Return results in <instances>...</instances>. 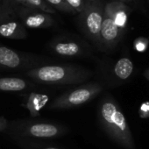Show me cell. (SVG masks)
<instances>
[{"label": "cell", "mask_w": 149, "mask_h": 149, "mask_svg": "<svg viewBox=\"0 0 149 149\" xmlns=\"http://www.w3.org/2000/svg\"><path fill=\"white\" fill-rule=\"evenodd\" d=\"M27 86V83L19 77L0 78V91H21Z\"/></svg>", "instance_id": "obj_13"}, {"label": "cell", "mask_w": 149, "mask_h": 149, "mask_svg": "<svg viewBox=\"0 0 149 149\" xmlns=\"http://www.w3.org/2000/svg\"><path fill=\"white\" fill-rule=\"evenodd\" d=\"M146 76H147V77H148V78H149V72H148V73H147V74H146Z\"/></svg>", "instance_id": "obj_24"}, {"label": "cell", "mask_w": 149, "mask_h": 149, "mask_svg": "<svg viewBox=\"0 0 149 149\" xmlns=\"http://www.w3.org/2000/svg\"><path fill=\"white\" fill-rule=\"evenodd\" d=\"M19 13L25 27L26 26L33 29L47 28L50 27L54 23V18L50 14L37 10L21 8Z\"/></svg>", "instance_id": "obj_6"}, {"label": "cell", "mask_w": 149, "mask_h": 149, "mask_svg": "<svg viewBox=\"0 0 149 149\" xmlns=\"http://www.w3.org/2000/svg\"><path fill=\"white\" fill-rule=\"evenodd\" d=\"M100 91L98 85L88 84L65 92L50 104L51 109H68L80 106L91 100Z\"/></svg>", "instance_id": "obj_4"}, {"label": "cell", "mask_w": 149, "mask_h": 149, "mask_svg": "<svg viewBox=\"0 0 149 149\" xmlns=\"http://www.w3.org/2000/svg\"><path fill=\"white\" fill-rule=\"evenodd\" d=\"M123 32L124 31L116 25L110 6L108 3H106L100 31V44L108 47H113L120 39Z\"/></svg>", "instance_id": "obj_5"}, {"label": "cell", "mask_w": 149, "mask_h": 149, "mask_svg": "<svg viewBox=\"0 0 149 149\" xmlns=\"http://www.w3.org/2000/svg\"><path fill=\"white\" fill-rule=\"evenodd\" d=\"M48 101V97L47 95L32 93L26 103V108L33 117H37L40 115V110L46 105Z\"/></svg>", "instance_id": "obj_12"}, {"label": "cell", "mask_w": 149, "mask_h": 149, "mask_svg": "<svg viewBox=\"0 0 149 149\" xmlns=\"http://www.w3.org/2000/svg\"><path fill=\"white\" fill-rule=\"evenodd\" d=\"M52 48L55 54L66 57L78 56L83 53L81 45L73 40H56L52 44Z\"/></svg>", "instance_id": "obj_10"}, {"label": "cell", "mask_w": 149, "mask_h": 149, "mask_svg": "<svg viewBox=\"0 0 149 149\" xmlns=\"http://www.w3.org/2000/svg\"><path fill=\"white\" fill-rule=\"evenodd\" d=\"M136 48H137V50H139V51H143V50L146 48V46H145L143 43L139 42V43H138V44L136 45Z\"/></svg>", "instance_id": "obj_21"}, {"label": "cell", "mask_w": 149, "mask_h": 149, "mask_svg": "<svg viewBox=\"0 0 149 149\" xmlns=\"http://www.w3.org/2000/svg\"><path fill=\"white\" fill-rule=\"evenodd\" d=\"M26 134L35 138H53L60 134L61 130L57 125L47 123H36L30 125L25 129Z\"/></svg>", "instance_id": "obj_8"}, {"label": "cell", "mask_w": 149, "mask_h": 149, "mask_svg": "<svg viewBox=\"0 0 149 149\" xmlns=\"http://www.w3.org/2000/svg\"><path fill=\"white\" fill-rule=\"evenodd\" d=\"M45 149H60V148H57V147H47Z\"/></svg>", "instance_id": "obj_23"}, {"label": "cell", "mask_w": 149, "mask_h": 149, "mask_svg": "<svg viewBox=\"0 0 149 149\" xmlns=\"http://www.w3.org/2000/svg\"><path fill=\"white\" fill-rule=\"evenodd\" d=\"M26 2L33 9L42 12L44 13L51 15L56 13V11L54 8H52L49 5H47L44 0H26Z\"/></svg>", "instance_id": "obj_15"}, {"label": "cell", "mask_w": 149, "mask_h": 149, "mask_svg": "<svg viewBox=\"0 0 149 149\" xmlns=\"http://www.w3.org/2000/svg\"><path fill=\"white\" fill-rule=\"evenodd\" d=\"M10 4L9 0H0V21L15 14L13 5Z\"/></svg>", "instance_id": "obj_17"}, {"label": "cell", "mask_w": 149, "mask_h": 149, "mask_svg": "<svg viewBox=\"0 0 149 149\" xmlns=\"http://www.w3.org/2000/svg\"><path fill=\"white\" fill-rule=\"evenodd\" d=\"M14 15L0 21V36L13 40L25 39L26 37V27L21 22L13 19Z\"/></svg>", "instance_id": "obj_7"}, {"label": "cell", "mask_w": 149, "mask_h": 149, "mask_svg": "<svg viewBox=\"0 0 149 149\" xmlns=\"http://www.w3.org/2000/svg\"><path fill=\"white\" fill-rule=\"evenodd\" d=\"M65 1L77 14L81 13V12L84 9V0H65Z\"/></svg>", "instance_id": "obj_18"}, {"label": "cell", "mask_w": 149, "mask_h": 149, "mask_svg": "<svg viewBox=\"0 0 149 149\" xmlns=\"http://www.w3.org/2000/svg\"><path fill=\"white\" fill-rule=\"evenodd\" d=\"M113 19L116 23V25L121 29L125 30L126 27L128 17L132 13V9L126 6L125 3L117 2V1H111L108 3Z\"/></svg>", "instance_id": "obj_9"}, {"label": "cell", "mask_w": 149, "mask_h": 149, "mask_svg": "<svg viewBox=\"0 0 149 149\" xmlns=\"http://www.w3.org/2000/svg\"><path fill=\"white\" fill-rule=\"evenodd\" d=\"M33 80L49 85L81 84L87 79L88 74L79 67L68 65H47L33 68L26 73Z\"/></svg>", "instance_id": "obj_1"}, {"label": "cell", "mask_w": 149, "mask_h": 149, "mask_svg": "<svg viewBox=\"0 0 149 149\" xmlns=\"http://www.w3.org/2000/svg\"><path fill=\"white\" fill-rule=\"evenodd\" d=\"M111 1H114V0H111Z\"/></svg>", "instance_id": "obj_25"}, {"label": "cell", "mask_w": 149, "mask_h": 149, "mask_svg": "<svg viewBox=\"0 0 149 149\" xmlns=\"http://www.w3.org/2000/svg\"><path fill=\"white\" fill-rule=\"evenodd\" d=\"M44 1L47 5H49L52 8H54V10L57 9L58 11H61L63 13L76 14V12L68 6V4L65 1V0H44Z\"/></svg>", "instance_id": "obj_16"}, {"label": "cell", "mask_w": 149, "mask_h": 149, "mask_svg": "<svg viewBox=\"0 0 149 149\" xmlns=\"http://www.w3.org/2000/svg\"><path fill=\"white\" fill-rule=\"evenodd\" d=\"M133 70V64L128 58H122L120 59L115 65L114 72L116 76L120 79H126L128 78Z\"/></svg>", "instance_id": "obj_14"}, {"label": "cell", "mask_w": 149, "mask_h": 149, "mask_svg": "<svg viewBox=\"0 0 149 149\" xmlns=\"http://www.w3.org/2000/svg\"><path fill=\"white\" fill-rule=\"evenodd\" d=\"M24 63L23 57L16 51L0 46V66L6 68H18Z\"/></svg>", "instance_id": "obj_11"}, {"label": "cell", "mask_w": 149, "mask_h": 149, "mask_svg": "<svg viewBox=\"0 0 149 149\" xmlns=\"http://www.w3.org/2000/svg\"><path fill=\"white\" fill-rule=\"evenodd\" d=\"M148 2H149V0H148Z\"/></svg>", "instance_id": "obj_26"}, {"label": "cell", "mask_w": 149, "mask_h": 149, "mask_svg": "<svg viewBox=\"0 0 149 149\" xmlns=\"http://www.w3.org/2000/svg\"><path fill=\"white\" fill-rule=\"evenodd\" d=\"M99 116L106 131L124 144L129 143V131L123 113L111 101H105L100 107Z\"/></svg>", "instance_id": "obj_3"}, {"label": "cell", "mask_w": 149, "mask_h": 149, "mask_svg": "<svg viewBox=\"0 0 149 149\" xmlns=\"http://www.w3.org/2000/svg\"><path fill=\"white\" fill-rule=\"evenodd\" d=\"M105 4L104 0H84V9L78 14L80 28L96 44H100V31Z\"/></svg>", "instance_id": "obj_2"}, {"label": "cell", "mask_w": 149, "mask_h": 149, "mask_svg": "<svg viewBox=\"0 0 149 149\" xmlns=\"http://www.w3.org/2000/svg\"><path fill=\"white\" fill-rule=\"evenodd\" d=\"M114 1L121 2V3H125V2H129V1H131V0H114Z\"/></svg>", "instance_id": "obj_22"}, {"label": "cell", "mask_w": 149, "mask_h": 149, "mask_svg": "<svg viewBox=\"0 0 149 149\" xmlns=\"http://www.w3.org/2000/svg\"><path fill=\"white\" fill-rule=\"evenodd\" d=\"M7 127V120L1 117L0 118V131H4L5 129H6Z\"/></svg>", "instance_id": "obj_20"}, {"label": "cell", "mask_w": 149, "mask_h": 149, "mask_svg": "<svg viewBox=\"0 0 149 149\" xmlns=\"http://www.w3.org/2000/svg\"><path fill=\"white\" fill-rule=\"evenodd\" d=\"M11 3H13V4H17V6H20L21 8H25V9H29V10H34L33 9L29 4L26 2V0H9Z\"/></svg>", "instance_id": "obj_19"}]
</instances>
